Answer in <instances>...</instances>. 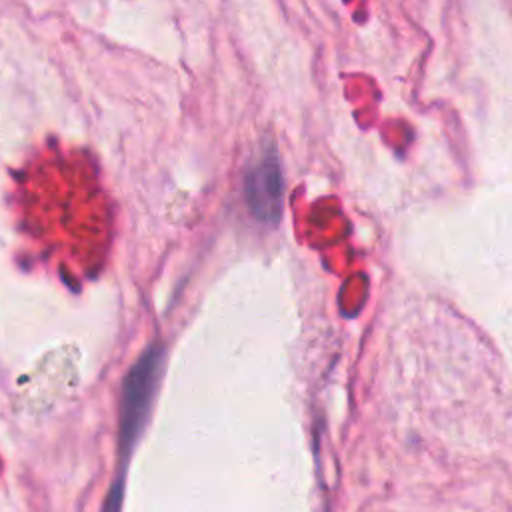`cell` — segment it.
<instances>
[{"label":"cell","instance_id":"6da1fadb","mask_svg":"<svg viewBox=\"0 0 512 512\" xmlns=\"http://www.w3.org/2000/svg\"><path fill=\"white\" fill-rule=\"evenodd\" d=\"M162 350L158 346L148 348L128 372L124 394H122V418H120V440L122 448L130 450L132 442L140 434L148 406L152 402L156 382L160 376Z\"/></svg>","mask_w":512,"mask_h":512},{"label":"cell","instance_id":"7a4b0ae2","mask_svg":"<svg viewBox=\"0 0 512 512\" xmlns=\"http://www.w3.org/2000/svg\"><path fill=\"white\" fill-rule=\"evenodd\" d=\"M244 198L252 216L264 224H276L282 214L284 182L278 156L268 146L248 168L244 178Z\"/></svg>","mask_w":512,"mask_h":512}]
</instances>
